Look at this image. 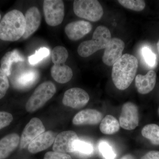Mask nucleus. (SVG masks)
<instances>
[{
	"mask_svg": "<svg viewBox=\"0 0 159 159\" xmlns=\"http://www.w3.org/2000/svg\"><path fill=\"white\" fill-rule=\"evenodd\" d=\"M139 67V62L134 55L125 54L113 66L111 77L118 89L124 90L133 81Z\"/></svg>",
	"mask_w": 159,
	"mask_h": 159,
	"instance_id": "obj_1",
	"label": "nucleus"
},
{
	"mask_svg": "<svg viewBox=\"0 0 159 159\" xmlns=\"http://www.w3.org/2000/svg\"><path fill=\"white\" fill-rule=\"evenodd\" d=\"M25 16L17 9L6 13L0 22V39L16 41L23 37L25 31Z\"/></svg>",
	"mask_w": 159,
	"mask_h": 159,
	"instance_id": "obj_2",
	"label": "nucleus"
},
{
	"mask_svg": "<svg viewBox=\"0 0 159 159\" xmlns=\"http://www.w3.org/2000/svg\"><path fill=\"white\" fill-rule=\"evenodd\" d=\"M111 39L107 27L98 26L93 32L92 39L83 42L78 46V54L81 57H88L99 50L105 49Z\"/></svg>",
	"mask_w": 159,
	"mask_h": 159,
	"instance_id": "obj_3",
	"label": "nucleus"
},
{
	"mask_svg": "<svg viewBox=\"0 0 159 159\" xmlns=\"http://www.w3.org/2000/svg\"><path fill=\"white\" fill-rule=\"evenodd\" d=\"M56 92L55 84L51 81H46L40 84L27 101L26 111L33 112L39 109L53 97Z\"/></svg>",
	"mask_w": 159,
	"mask_h": 159,
	"instance_id": "obj_4",
	"label": "nucleus"
},
{
	"mask_svg": "<svg viewBox=\"0 0 159 159\" xmlns=\"http://www.w3.org/2000/svg\"><path fill=\"white\" fill-rule=\"evenodd\" d=\"M73 8L76 16L90 21L99 20L103 14L102 6L97 0H76Z\"/></svg>",
	"mask_w": 159,
	"mask_h": 159,
	"instance_id": "obj_5",
	"label": "nucleus"
},
{
	"mask_svg": "<svg viewBox=\"0 0 159 159\" xmlns=\"http://www.w3.org/2000/svg\"><path fill=\"white\" fill-rule=\"evenodd\" d=\"M44 14L46 23L49 25H59L64 18L63 2L61 0H45L43 4Z\"/></svg>",
	"mask_w": 159,
	"mask_h": 159,
	"instance_id": "obj_6",
	"label": "nucleus"
},
{
	"mask_svg": "<svg viewBox=\"0 0 159 159\" xmlns=\"http://www.w3.org/2000/svg\"><path fill=\"white\" fill-rule=\"evenodd\" d=\"M139 124L138 107L133 102H125L122 106L119 117L120 126L126 130H133L136 128Z\"/></svg>",
	"mask_w": 159,
	"mask_h": 159,
	"instance_id": "obj_7",
	"label": "nucleus"
},
{
	"mask_svg": "<svg viewBox=\"0 0 159 159\" xmlns=\"http://www.w3.org/2000/svg\"><path fill=\"white\" fill-rule=\"evenodd\" d=\"M89 94L79 88L67 90L64 95L62 103L65 106L79 109L84 107L89 100Z\"/></svg>",
	"mask_w": 159,
	"mask_h": 159,
	"instance_id": "obj_8",
	"label": "nucleus"
},
{
	"mask_svg": "<svg viewBox=\"0 0 159 159\" xmlns=\"http://www.w3.org/2000/svg\"><path fill=\"white\" fill-rule=\"evenodd\" d=\"M45 132L42 122L37 118L31 119L26 125L20 139V147L25 148L40 135Z\"/></svg>",
	"mask_w": 159,
	"mask_h": 159,
	"instance_id": "obj_9",
	"label": "nucleus"
},
{
	"mask_svg": "<svg viewBox=\"0 0 159 159\" xmlns=\"http://www.w3.org/2000/svg\"><path fill=\"white\" fill-rule=\"evenodd\" d=\"M79 140L77 134L73 131L62 132L55 138L53 150L56 152L66 153L75 152V145Z\"/></svg>",
	"mask_w": 159,
	"mask_h": 159,
	"instance_id": "obj_10",
	"label": "nucleus"
},
{
	"mask_svg": "<svg viewBox=\"0 0 159 159\" xmlns=\"http://www.w3.org/2000/svg\"><path fill=\"white\" fill-rule=\"evenodd\" d=\"M125 48V43L122 39L113 38L111 39L105 49L102 61L105 65L113 66L122 56V52Z\"/></svg>",
	"mask_w": 159,
	"mask_h": 159,
	"instance_id": "obj_11",
	"label": "nucleus"
},
{
	"mask_svg": "<svg viewBox=\"0 0 159 159\" xmlns=\"http://www.w3.org/2000/svg\"><path fill=\"white\" fill-rule=\"evenodd\" d=\"M39 77V73L34 69L19 70L12 79L15 87L19 89H26L34 84Z\"/></svg>",
	"mask_w": 159,
	"mask_h": 159,
	"instance_id": "obj_12",
	"label": "nucleus"
},
{
	"mask_svg": "<svg viewBox=\"0 0 159 159\" xmlns=\"http://www.w3.org/2000/svg\"><path fill=\"white\" fill-rule=\"evenodd\" d=\"M93 26L89 22L78 20L69 23L65 28V31L69 39L77 41L89 34Z\"/></svg>",
	"mask_w": 159,
	"mask_h": 159,
	"instance_id": "obj_13",
	"label": "nucleus"
},
{
	"mask_svg": "<svg viewBox=\"0 0 159 159\" xmlns=\"http://www.w3.org/2000/svg\"><path fill=\"white\" fill-rule=\"evenodd\" d=\"M102 119V114L99 111L86 109L75 115L73 119V123L75 125H95L101 122Z\"/></svg>",
	"mask_w": 159,
	"mask_h": 159,
	"instance_id": "obj_14",
	"label": "nucleus"
},
{
	"mask_svg": "<svg viewBox=\"0 0 159 159\" xmlns=\"http://www.w3.org/2000/svg\"><path fill=\"white\" fill-rule=\"evenodd\" d=\"M25 31L23 37L26 39L33 34L39 28L41 22V15L39 9L33 6L28 9L25 15Z\"/></svg>",
	"mask_w": 159,
	"mask_h": 159,
	"instance_id": "obj_15",
	"label": "nucleus"
},
{
	"mask_svg": "<svg viewBox=\"0 0 159 159\" xmlns=\"http://www.w3.org/2000/svg\"><path fill=\"white\" fill-rule=\"evenodd\" d=\"M55 139V135L51 130L45 132L40 135L30 143L28 150L31 153H38L48 149L53 143Z\"/></svg>",
	"mask_w": 159,
	"mask_h": 159,
	"instance_id": "obj_16",
	"label": "nucleus"
},
{
	"mask_svg": "<svg viewBox=\"0 0 159 159\" xmlns=\"http://www.w3.org/2000/svg\"><path fill=\"white\" fill-rule=\"evenodd\" d=\"M157 74L153 70L148 71L145 75L138 74L135 78V86L137 91L142 94L151 92L156 83Z\"/></svg>",
	"mask_w": 159,
	"mask_h": 159,
	"instance_id": "obj_17",
	"label": "nucleus"
},
{
	"mask_svg": "<svg viewBox=\"0 0 159 159\" xmlns=\"http://www.w3.org/2000/svg\"><path fill=\"white\" fill-rule=\"evenodd\" d=\"M20 138L17 134H9L0 140V159L7 158L16 148Z\"/></svg>",
	"mask_w": 159,
	"mask_h": 159,
	"instance_id": "obj_18",
	"label": "nucleus"
},
{
	"mask_svg": "<svg viewBox=\"0 0 159 159\" xmlns=\"http://www.w3.org/2000/svg\"><path fill=\"white\" fill-rule=\"evenodd\" d=\"M25 58L17 50L9 51L2 57L1 60V69L7 77L11 74V68L14 63L23 62Z\"/></svg>",
	"mask_w": 159,
	"mask_h": 159,
	"instance_id": "obj_19",
	"label": "nucleus"
},
{
	"mask_svg": "<svg viewBox=\"0 0 159 159\" xmlns=\"http://www.w3.org/2000/svg\"><path fill=\"white\" fill-rule=\"evenodd\" d=\"M51 74L53 79L57 82L65 84L68 82L73 77L72 69L65 64L54 65L51 69Z\"/></svg>",
	"mask_w": 159,
	"mask_h": 159,
	"instance_id": "obj_20",
	"label": "nucleus"
},
{
	"mask_svg": "<svg viewBox=\"0 0 159 159\" xmlns=\"http://www.w3.org/2000/svg\"><path fill=\"white\" fill-rule=\"evenodd\" d=\"M120 126L119 121L115 117L107 115L100 122L99 129L104 134L111 135L118 132Z\"/></svg>",
	"mask_w": 159,
	"mask_h": 159,
	"instance_id": "obj_21",
	"label": "nucleus"
},
{
	"mask_svg": "<svg viewBox=\"0 0 159 159\" xmlns=\"http://www.w3.org/2000/svg\"><path fill=\"white\" fill-rule=\"evenodd\" d=\"M142 134L148 139L153 145H159V126L155 124L145 125L142 130Z\"/></svg>",
	"mask_w": 159,
	"mask_h": 159,
	"instance_id": "obj_22",
	"label": "nucleus"
},
{
	"mask_svg": "<svg viewBox=\"0 0 159 159\" xmlns=\"http://www.w3.org/2000/svg\"><path fill=\"white\" fill-rule=\"evenodd\" d=\"M67 50L62 46H57L52 51V60L54 65L65 64L68 57Z\"/></svg>",
	"mask_w": 159,
	"mask_h": 159,
	"instance_id": "obj_23",
	"label": "nucleus"
},
{
	"mask_svg": "<svg viewBox=\"0 0 159 159\" xmlns=\"http://www.w3.org/2000/svg\"><path fill=\"white\" fill-rule=\"evenodd\" d=\"M118 2L126 9L135 11H142L145 7V1L142 0H119Z\"/></svg>",
	"mask_w": 159,
	"mask_h": 159,
	"instance_id": "obj_24",
	"label": "nucleus"
},
{
	"mask_svg": "<svg viewBox=\"0 0 159 159\" xmlns=\"http://www.w3.org/2000/svg\"><path fill=\"white\" fill-rule=\"evenodd\" d=\"M50 51L47 48H41L35 51L34 54H32L29 57V63L32 65L37 64L43 59L49 56Z\"/></svg>",
	"mask_w": 159,
	"mask_h": 159,
	"instance_id": "obj_25",
	"label": "nucleus"
},
{
	"mask_svg": "<svg viewBox=\"0 0 159 159\" xmlns=\"http://www.w3.org/2000/svg\"><path fill=\"white\" fill-rule=\"evenodd\" d=\"M99 149L105 159H115L116 156L112 147L105 141H102L99 143Z\"/></svg>",
	"mask_w": 159,
	"mask_h": 159,
	"instance_id": "obj_26",
	"label": "nucleus"
},
{
	"mask_svg": "<svg viewBox=\"0 0 159 159\" xmlns=\"http://www.w3.org/2000/svg\"><path fill=\"white\" fill-rule=\"evenodd\" d=\"M93 148L90 143L78 140L75 145V152L84 155H90L92 153Z\"/></svg>",
	"mask_w": 159,
	"mask_h": 159,
	"instance_id": "obj_27",
	"label": "nucleus"
},
{
	"mask_svg": "<svg viewBox=\"0 0 159 159\" xmlns=\"http://www.w3.org/2000/svg\"><path fill=\"white\" fill-rule=\"evenodd\" d=\"M142 56L145 62L151 67L155 66L157 64V57L156 54L148 47H144L142 49Z\"/></svg>",
	"mask_w": 159,
	"mask_h": 159,
	"instance_id": "obj_28",
	"label": "nucleus"
},
{
	"mask_svg": "<svg viewBox=\"0 0 159 159\" xmlns=\"http://www.w3.org/2000/svg\"><path fill=\"white\" fill-rule=\"evenodd\" d=\"M9 87V81L7 76L0 67V99L5 97Z\"/></svg>",
	"mask_w": 159,
	"mask_h": 159,
	"instance_id": "obj_29",
	"label": "nucleus"
},
{
	"mask_svg": "<svg viewBox=\"0 0 159 159\" xmlns=\"http://www.w3.org/2000/svg\"><path fill=\"white\" fill-rule=\"evenodd\" d=\"M12 115L6 111H0V129L8 126L13 121Z\"/></svg>",
	"mask_w": 159,
	"mask_h": 159,
	"instance_id": "obj_30",
	"label": "nucleus"
},
{
	"mask_svg": "<svg viewBox=\"0 0 159 159\" xmlns=\"http://www.w3.org/2000/svg\"><path fill=\"white\" fill-rule=\"evenodd\" d=\"M44 159H72V158L67 153L50 151L45 154Z\"/></svg>",
	"mask_w": 159,
	"mask_h": 159,
	"instance_id": "obj_31",
	"label": "nucleus"
},
{
	"mask_svg": "<svg viewBox=\"0 0 159 159\" xmlns=\"http://www.w3.org/2000/svg\"><path fill=\"white\" fill-rule=\"evenodd\" d=\"M141 159H159V151H151L142 157Z\"/></svg>",
	"mask_w": 159,
	"mask_h": 159,
	"instance_id": "obj_32",
	"label": "nucleus"
},
{
	"mask_svg": "<svg viewBox=\"0 0 159 159\" xmlns=\"http://www.w3.org/2000/svg\"><path fill=\"white\" fill-rule=\"evenodd\" d=\"M119 159H135V158L132 155L126 154Z\"/></svg>",
	"mask_w": 159,
	"mask_h": 159,
	"instance_id": "obj_33",
	"label": "nucleus"
},
{
	"mask_svg": "<svg viewBox=\"0 0 159 159\" xmlns=\"http://www.w3.org/2000/svg\"><path fill=\"white\" fill-rule=\"evenodd\" d=\"M157 47L158 52L159 54V39L157 43Z\"/></svg>",
	"mask_w": 159,
	"mask_h": 159,
	"instance_id": "obj_34",
	"label": "nucleus"
},
{
	"mask_svg": "<svg viewBox=\"0 0 159 159\" xmlns=\"http://www.w3.org/2000/svg\"><path fill=\"white\" fill-rule=\"evenodd\" d=\"M1 14H0V20H1Z\"/></svg>",
	"mask_w": 159,
	"mask_h": 159,
	"instance_id": "obj_35",
	"label": "nucleus"
},
{
	"mask_svg": "<svg viewBox=\"0 0 159 159\" xmlns=\"http://www.w3.org/2000/svg\"><path fill=\"white\" fill-rule=\"evenodd\" d=\"M158 114H159V108L158 109Z\"/></svg>",
	"mask_w": 159,
	"mask_h": 159,
	"instance_id": "obj_36",
	"label": "nucleus"
}]
</instances>
